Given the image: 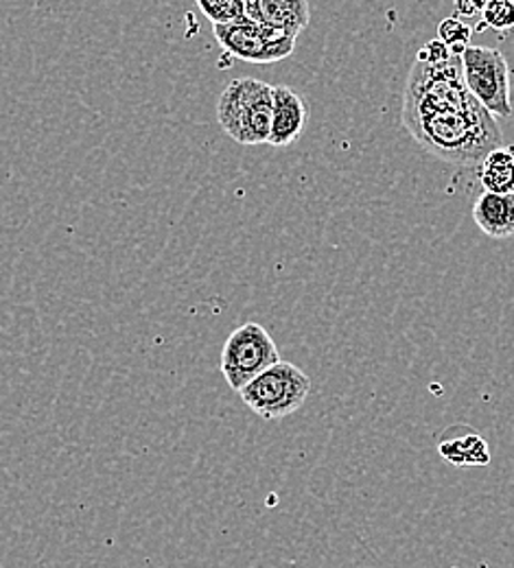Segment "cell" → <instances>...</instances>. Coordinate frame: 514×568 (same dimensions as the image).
<instances>
[{
    "label": "cell",
    "mask_w": 514,
    "mask_h": 568,
    "mask_svg": "<svg viewBox=\"0 0 514 568\" xmlns=\"http://www.w3.org/2000/svg\"><path fill=\"white\" fill-rule=\"evenodd\" d=\"M309 108L304 99L288 85H274V116H272V146H290L298 141L306 128Z\"/></svg>",
    "instance_id": "8"
},
{
    "label": "cell",
    "mask_w": 514,
    "mask_h": 568,
    "mask_svg": "<svg viewBox=\"0 0 514 568\" xmlns=\"http://www.w3.org/2000/svg\"><path fill=\"white\" fill-rule=\"evenodd\" d=\"M513 2H514V0H513Z\"/></svg>",
    "instance_id": "19"
},
{
    "label": "cell",
    "mask_w": 514,
    "mask_h": 568,
    "mask_svg": "<svg viewBox=\"0 0 514 568\" xmlns=\"http://www.w3.org/2000/svg\"><path fill=\"white\" fill-rule=\"evenodd\" d=\"M213 24H236L248 20L245 0H195Z\"/></svg>",
    "instance_id": "13"
},
{
    "label": "cell",
    "mask_w": 514,
    "mask_h": 568,
    "mask_svg": "<svg viewBox=\"0 0 514 568\" xmlns=\"http://www.w3.org/2000/svg\"><path fill=\"white\" fill-rule=\"evenodd\" d=\"M213 33L223 51H228L236 60L252 64H272L290 58L298 40L295 33L252 20H243L236 24H213Z\"/></svg>",
    "instance_id": "7"
},
{
    "label": "cell",
    "mask_w": 514,
    "mask_h": 568,
    "mask_svg": "<svg viewBox=\"0 0 514 568\" xmlns=\"http://www.w3.org/2000/svg\"><path fill=\"white\" fill-rule=\"evenodd\" d=\"M491 0H471V4H473V9L477 11V13H482L484 9H486V4H488Z\"/></svg>",
    "instance_id": "18"
},
{
    "label": "cell",
    "mask_w": 514,
    "mask_h": 568,
    "mask_svg": "<svg viewBox=\"0 0 514 568\" xmlns=\"http://www.w3.org/2000/svg\"><path fill=\"white\" fill-rule=\"evenodd\" d=\"M439 453L446 464L457 468L491 464L488 442L471 426H449L439 442Z\"/></svg>",
    "instance_id": "9"
},
{
    "label": "cell",
    "mask_w": 514,
    "mask_h": 568,
    "mask_svg": "<svg viewBox=\"0 0 514 568\" xmlns=\"http://www.w3.org/2000/svg\"><path fill=\"white\" fill-rule=\"evenodd\" d=\"M473 219L491 239L514 236V193H482L473 204Z\"/></svg>",
    "instance_id": "11"
},
{
    "label": "cell",
    "mask_w": 514,
    "mask_h": 568,
    "mask_svg": "<svg viewBox=\"0 0 514 568\" xmlns=\"http://www.w3.org/2000/svg\"><path fill=\"white\" fill-rule=\"evenodd\" d=\"M482 20L486 27L495 31H513L514 2L513 0H491L482 11Z\"/></svg>",
    "instance_id": "15"
},
{
    "label": "cell",
    "mask_w": 514,
    "mask_h": 568,
    "mask_svg": "<svg viewBox=\"0 0 514 568\" xmlns=\"http://www.w3.org/2000/svg\"><path fill=\"white\" fill-rule=\"evenodd\" d=\"M455 11H457V18H460V16L466 18V16H475V13H477V11L473 9L471 0H457V9H455Z\"/></svg>",
    "instance_id": "17"
},
{
    "label": "cell",
    "mask_w": 514,
    "mask_h": 568,
    "mask_svg": "<svg viewBox=\"0 0 514 568\" xmlns=\"http://www.w3.org/2000/svg\"><path fill=\"white\" fill-rule=\"evenodd\" d=\"M403 128L427 153L455 166H480L495 149L504 146V134L495 116L475 101L457 112H401Z\"/></svg>",
    "instance_id": "1"
},
{
    "label": "cell",
    "mask_w": 514,
    "mask_h": 568,
    "mask_svg": "<svg viewBox=\"0 0 514 568\" xmlns=\"http://www.w3.org/2000/svg\"><path fill=\"white\" fill-rule=\"evenodd\" d=\"M279 361L281 355L272 335L261 324L248 322L225 339L221 351V374L234 392H241Z\"/></svg>",
    "instance_id": "5"
},
{
    "label": "cell",
    "mask_w": 514,
    "mask_h": 568,
    "mask_svg": "<svg viewBox=\"0 0 514 568\" xmlns=\"http://www.w3.org/2000/svg\"><path fill=\"white\" fill-rule=\"evenodd\" d=\"M245 16L252 22L268 24L300 36L309 27V0H245Z\"/></svg>",
    "instance_id": "10"
},
{
    "label": "cell",
    "mask_w": 514,
    "mask_h": 568,
    "mask_svg": "<svg viewBox=\"0 0 514 568\" xmlns=\"http://www.w3.org/2000/svg\"><path fill=\"white\" fill-rule=\"evenodd\" d=\"M449 58H453V55H451V49H449L442 40H432V42H427V44L419 51L416 62H423V64H441V62H446Z\"/></svg>",
    "instance_id": "16"
},
{
    "label": "cell",
    "mask_w": 514,
    "mask_h": 568,
    "mask_svg": "<svg viewBox=\"0 0 514 568\" xmlns=\"http://www.w3.org/2000/svg\"><path fill=\"white\" fill-rule=\"evenodd\" d=\"M274 85L241 77L228 83L218 103L221 130L241 144H265L272 134Z\"/></svg>",
    "instance_id": "2"
},
{
    "label": "cell",
    "mask_w": 514,
    "mask_h": 568,
    "mask_svg": "<svg viewBox=\"0 0 514 568\" xmlns=\"http://www.w3.org/2000/svg\"><path fill=\"white\" fill-rule=\"evenodd\" d=\"M471 36H473V29L457 16L444 18L439 24V40H442L451 49V55L462 58V53L471 44Z\"/></svg>",
    "instance_id": "14"
},
{
    "label": "cell",
    "mask_w": 514,
    "mask_h": 568,
    "mask_svg": "<svg viewBox=\"0 0 514 568\" xmlns=\"http://www.w3.org/2000/svg\"><path fill=\"white\" fill-rule=\"evenodd\" d=\"M477 180L486 193H514V146H500L491 151L480 162Z\"/></svg>",
    "instance_id": "12"
},
{
    "label": "cell",
    "mask_w": 514,
    "mask_h": 568,
    "mask_svg": "<svg viewBox=\"0 0 514 568\" xmlns=\"http://www.w3.org/2000/svg\"><path fill=\"white\" fill-rule=\"evenodd\" d=\"M241 400L263 420H281L295 414L311 394L309 376L290 361H279L241 392Z\"/></svg>",
    "instance_id": "4"
},
{
    "label": "cell",
    "mask_w": 514,
    "mask_h": 568,
    "mask_svg": "<svg viewBox=\"0 0 514 568\" xmlns=\"http://www.w3.org/2000/svg\"><path fill=\"white\" fill-rule=\"evenodd\" d=\"M475 101L464 81L462 58L453 55L441 64H414L403 94V110L457 112L471 108Z\"/></svg>",
    "instance_id": "3"
},
{
    "label": "cell",
    "mask_w": 514,
    "mask_h": 568,
    "mask_svg": "<svg viewBox=\"0 0 514 568\" xmlns=\"http://www.w3.org/2000/svg\"><path fill=\"white\" fill-rule=\"evenodd\" d=\"M462 71L468 92L493 114L513 116L511 79L513 72L502 51L488 47H466L462 53Z\"/></svg>",
    "instance_id": "6"
}]
</instances>
